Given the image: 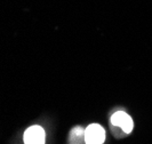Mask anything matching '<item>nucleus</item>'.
<instances>
[{
	"label": "nucleus",
	"instance_id": "1",
	"mask_svg": "<svg viewBox=\"0 0 152 144\" xmlns=\"http://www.w3.org/2000/svg\"><path fill=\"white\" fill-rule=\"evenodd\" d=\"M105 140V132L102 126L97 124L89 125L85 130L86 144H103Z\"/></svg>",
	"mask_w": 152,
	"mask_h": 144
},
{
	"label": "nucleus",
	"instance_id": "2",
	"mask_svg": "<svg viewBox=\"0 0 152 144\" xmlns=\"http://www.w3.org/2000/svg\"><path fill=\"white\" fill-rule=\"evenodd\" d=\"M45 130L40 126H31L24 133L25 144H45Z\"/></svg>",
	"mask_w": 152,
	"mask_h": 144
},
{
	"label": "nucleus",
	"instance_id": "3",
	"mask_svg": "<svg viewBox=\"0 0 152 144\" xmlns=\"http://www.w3.org/2000/svg\"><path fill=\"white\" fill-rule=\"evenodd\" d=\"M111 124L113 126L120 127L122 128V130L127 134H129L133 129V120L128 114L124 111H117L111 117Z\"/></svg>",
	"mask_w": 152,
	"mask_h": 144
}]
</instances>
